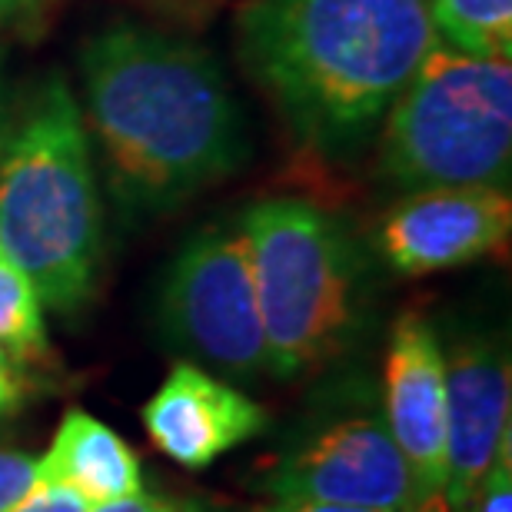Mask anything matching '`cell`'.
<instances>
[{"label": "cell", "mask_w": 512, "mask_h": 512, "mask_svg": "<svg viewBox=\"0 0 512 512\" xmlns=\"http://www.w3.org/2000/svg\"><path fill=\"white\" fill-rule=\"evenodd\" d=\"M0 87H4V80H0Z\"/></svg>", "instance_id": "7402d4cb"}, {"label": "cell", "mask_w": 512, "mask_h": 512, "mask_svg": "<svg viewBox=\"0 0 512 512\" xmlns=\"http://www.w3.org/2000/svg\"><path fill=\"white\" fill-rule=\"evenodd\" d=\"M256 486L273 499L300 503L443 512L419 489L370 389H340L306 413L283 446L260 459Z\"/></svg>", "instance_id": "8992f818"}, {"label": "cell", "mask_w": 512, "mask_h": 512, "mask_svg": "<svg viewBox=\"0 0 512 512\" xmlns=\"http://www.w3.org/2000/svg\"><path fill=\"white\" fill-rule=\"evenodd\" d=\"M237 57L296 147L350 163L436 44L426 0H247Z\"/></svg>", "instance_id": "7a4b0ae2"}, {"label": "cell", "mask_w": 512, "mask_h": 512, "mask_svg": "<svg viewBox=\"0 0 512 512\" xmlns=\"http://www.w3.org/2000/svg\"><path fill=\"white\" fill-rule=\"evenodd\" d=\"M512 233L509 187L466 183L403 193L376 227V250L399 276H433L499 253Z\"/></svg>", "instance_id": "ba28073f"}, {"label": "cell", "mask_w": 512, "mask_h": 512, "mask_svg": "<svg viewBox=\"0 0 512 512\" xmlns=\"http://www.w3.org/2000/svg\"><path fill=\"white\" fill-rule=\"evenodd\" d=\"M44 4H47V0H0V20L34 14V10H40Z\"/></svg>", "instance_id": "ffe728a7"}, {"label": "cell", "mask_w": 512, "mask_h": 512, "mask_svg": "<svg viewBox=\"0 0 512 512\" xmlns=\"http://www.w3.org/2000/svg\"><path fill=\"white\" fill-rule=\"evenodd\" d=\"M37 483L64 486L87 506H104L140 493L143 473L133 446L114 426L74 406L57 423L47 453L37 456Z\"/></svg>", "instance_id": "7c38bea8"}, {"label": "cell", "mask_w": 512, "mask_h": 512, "mask_svg": "<svg viewBox=\"0 0 512 512\" xmlns=\"http://www.w3.org/2000/svg\"><path fill=\"white\" fill-rule=\"evenodd\" d=\"M80 114L124 217H163L250 160L247 117L217 57L114 20L77 54Z\"/></svg>", "instance_id": "6da1fadb"}, {"label": "cell", "mask_w": 512, "mask_h": 512, "mask_svg": "<svg viewBox=\"0 0 512 512\" xmlns=\"http://www.w3.org/2000/svg\"><path fill=\"white\" fill-rule=\"evenodd\" d=\"M256 512H396V509H370V506H336V503H300V499H273L270 506Z\"/></svg>", "instance_id": "d6986e66"}, {"label": "cell", "mask_w": 512, "mask_h": 512, "mask_svg": "<svg viewBox=\"0 0 512 512\" xmlns=\"http://www.w3.org/2000/svg\"><path fill=\"white\" fill-rule=\"evenodd\" d=\"M140 419L150 443L183 469H207L270 426V413L253 396L190 360L170 366Z\"/></svg>", "instance_id": "8fae6325"}, {"label": "cell", "mask_w": 512, "mask_h": 512, "mask_svg": "<svg viewBox=\"0 0 512 512\" xmlns=\"http://www.w3.org/2000/svg\"><path fill=\"white\" fill-rule=\"evenodd\" d=\"M27 393L30 389H27L24 366L0 346V419L20 413L27 403Z\"/></svg>", "instance_id": "e0dca14e"}, {"label": "cell", "mask_w": 512, "mask_h": 512, "mask_svg": "<svg viewBox=\"0 0 512 512\" xmlns=\"http://www.w3.org/2000/svg\"><path fill=\"white\" fill-rule=\"evenodd\" d=\"M87 512H183L180 499H170V496H160V493H133L124 499H114V503H104V506H90Z\"/></svg>", "instance_id": "ac0fdd59"}, {"label": "cell", "mask_w": 512, "mask_h": 512, "mask_svg": "<svg viewBox=\"0 0 512 512\" xmlns=\"http://www.w3.org/2000/svg\"><path fill=\"white\" fill-rule=\"evenodd\" d=\"M0 247L34 280L44 310L74 316L97 290L104 203L74 90L40 80L0 137Z\"/></svg>", "instance_id": "3957f363"}, {"label": "cell", "mask_w": 512, "mask_h": 512, "mask_svg": "<svg viewBox=\"0 0 512 512\" xmlns=\"http://www.w3.org/2000/svg\"><path fill=\"white\" fill-rule=\"evenodd\" d=\"M90 506L77 493L54 483H37L10 512H87Z\"/></svg>", "instance_id": "2e32d148"}, {"label": "cell", "mask_w": 512, "mask_h": 512, "mask_svg": "<svg viewBox=\"0 0 512 512\" xmlns=\"http://www.w3.org/2000/svg\"><path fill=\"white\" fill-rule=\"evenodd\" d=\"M376 170L399 197L433 187L496 183L512 167V60L436 44L376 130Z\"/></svg>", "instance_id": "5b68a950"}, {"label": "cell", "mask_w": 512, "mask_h": 512, "mask_svg": "<svg viewBox=\"0 0 512 512\" xmlns=\"http://www.w3.org/2000/svg\"><path fill=\"white\" fill-rule=\"evenodd\" d=\"M160 340L230 383L266 376V336L240 220L207 223L173 253L157 290Z\"/></svg>", "instance_id": "52a82bcc"}, {"label": "cell", "mask_w": 512, "mask_h": 512, "mask_svg": "<svg viewBox=\"0 0 512 512\" xmlns=\"http://www.w3.org/2000/svg\"><path fill=\"white\" fill-rule=\"evenodd\" d=\"M0 346L20 366L44 363L50 353V336L34 280L20 270L0 247Z\"/></svg>", "instance_id": "5bb4252c"}, {"label": "cell", "mask_w": 512, "mask_h": 512, "mask_svg": "<svg viewBox=\"0 0 512 512\" xmlns=\"http://www.w3.org/2000/svg\"><path fill=\"white\" fill-rule=\"evenodd\" d=\"M439 44L483 60H512V0H426Z\"/></svg>", "instance_id": "4fadbf2b"}, {"label": "cell", "mask_w": 512, "mask_h": 512, "mask_svg": "<svg viewBox=\"0 0 512 512\" xmlns=\"http://www.w3.org/2000/svg\"><path fill=\"white\" fill-rule=\"evenodd\" d=\"M266 336V376L300 380L350 350L366 316V256L346 223L306 197L240 217Z\"/></svg>", "instance_id": "277c9868"}, {"label": "cell", "mask_w": 512, "mask_h": 512, "mask_svg": "<svg viewBox=\"0 0 512 512\" xmlns=\"http://www.w3.org/2000/svg\"><path fill=\"white\" fill-rule=\"evenodd\" d=\"M183 512H217V509H210V506H197V503H183Z\"/></svg>", "instance_id": "44dd1931"}, {"label": "cell", "mask_w": 512, "mask_h": 512, "mask_svg": "<svg viewBox=\"0 0 512 512\" xmlns=\"http://www.w3.org/2000/svg\"><path fill=\"white\" fill-rule=\"evenodd\" d=\"M376 403L419 489L446 512V350L423 313L393 323Z\"/></svg>", "instance_id": "30bf717a"}, {"label": "cell", "mask_w": 512, "mask_h": 512, "mask_svg": "<svg viewBox=\"0 0 512 512\" xmlns=\"http://www.w3.org/2000/svg\"><path fill=\"white\" fill-rule=\"evenodd\" d=\"M37 486V456L0 446V512H10Z\"/></svg>", "instance_id": "9a60e30c"}, {"label": "cell", "mask_w": 512, "mask_h": 512, "mask_svg": "<svg viewBox=\"0 0 512 512\" xmlns=\"http://www.w3.org/2000/svg\"><path fill=\"white\" fill-rule=\"evenodd\" d=\"M512 443V370L496 336L473 333L446 353V512L473 503Z\"/></svg>", "instance_id": "9c48e42d"}]
</instances>
